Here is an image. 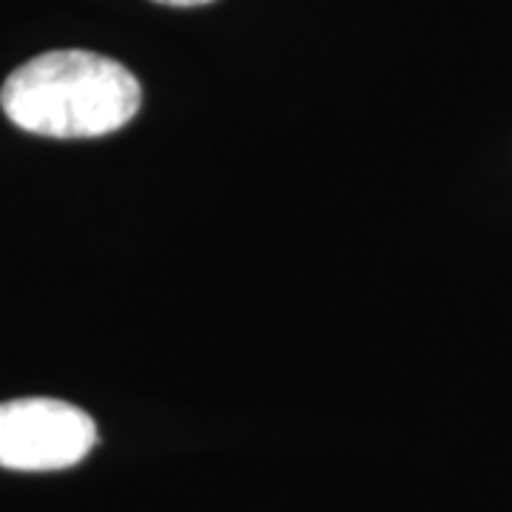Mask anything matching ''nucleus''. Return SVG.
I'll list each match as a JSON object with an SVG mask.
<instances>
[{"mask_svg":"<svg viewBox=\"0 0 512 512\" xmlns=\"http://www.w3.org/2000/svg\"><path fill=\"white\" fill-rule=\"evenodd\" d=\"M154 3H163V6H202V3H211V0H154Z\"/></svg>","mask_w":512,"mask_h":512,"instance_id":"nucleus-3","label":"nucleus"},{"mask_svg":"<svg viewBox=\"0 0 512 512\" xmlns=\"http://www.w3.org/2000/svg\"><path fill=\"white\" fill-rule=\"evenodd\" d=\"M97 424L60 399H12L0 404V467L18 473L69 470L92 453Z\"/></svg>","mask_w":512,"mask_h":512,"instance_id":"nucleus-2","label":"nucleus"},{"mask_svg":"<svg viewBox=\"0 0 512 512\" xmlns=\"http://www.w3.org/2000/svg\"><path fill=\"white\" fill-rule=\"evenodd\" d=\"M140 83L111 57L63 49L32 57L6 77L3 114L40 137H103L140 111Z\"/></svg>","mask_w":512,"mask_h":512,"instance_id":"nucleus-1","label":"nucleus"}]
</instances>
